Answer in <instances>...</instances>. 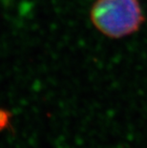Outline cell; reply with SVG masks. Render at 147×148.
I'll list each match as a JSON object with an SVG mask.
<instances>
[{"label": "cell", "mask_w": 147, "mask_h": 148, "mask_svg": "<svg viewBox=\"0 0 147 148\" xmlns=\"http://www.w3.org/2000/svg\"><path fill=\"white\" fill-rule=\"evenodd\" d=\"M91 20L102 34L120 38L137 32L144 17L139 0H96Z\"/></svg>", "instance_id": "6da1fadb"}]
</instances>
